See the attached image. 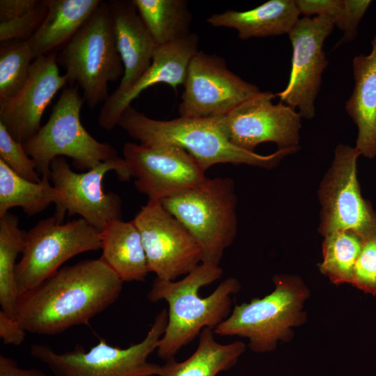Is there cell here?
<instances>
[{
	"label": "cell",
	"instance_id": "6da1fadb",
	"mask_svg": "<svg viewBox=\"0 0 376 376\" xmlns=\"http://www.w3.org/2000/svg\"><path fill=\"white\" fill-rule=\"evenodd\" d=\"M123 281L100 258L60 268L19 296L16 319L33 334H59L88 324L120 297Z\"/></svg>",
	"mask_w": 376,
	"mask_h": 376
},
{
	"label": "cell",
	"instance_id": "7c38bea8",
	"mask_svg": "<svg viewBox=\"0 0 376 376\" xmlns=\"http://www.w3.org/2000/svg\"><path fill=\"white\" fill-rule=\"evenodd\" d=\"M132 221L141 237L148 271L157 278L175 281L202 263L196 240L159 201L148 199Z\"/></svg>",
	"mask_w": 376,
	"mask_h": 376
},
{
	"label": "cell",
	"instance_id": "484cf974",
	"mask_svg": "<svg viewBox=\"0 0 376 376\" xmlns=\"http://www.w3.org/2000/svg\"><path fill=\"white\" fill-rule=\"evenodd\" d=\"M157 45L184 38L192 15L186 0H132Z\"/></svg>",
	"mask_w": 376,
	"mask_h": 376
},
{
	"label": "cell",
	"instance_id": "30bf717a",
	"mask_svg": "<svg viewBox=\"0 0 376 376\" xmlns=\"http://www.w3.org/2000/svg\"><path fill=\"white\" fill-rule=\"evenodd\" d=\"M359 155L355 147L343 143L335 149L318 191L323 236L340 230L354 231L364 239L376 235V211L362 197L357 178Z\"/></svg>",
	"mask_w": 376,
	"mask_h": 376
},
{
	"label": "cell",
	"instance_id": "603a6c76",
	"mask_svg": "<svg viewBox=\"0 0 376 376\" xmlns=\"http://www.w3.org/2000/svg\"><path fill=\"white\" fill-rule=\"evenodd\" d=\"M100 258L123 282L144 281L149 272L147 258L133 221H113L100 231Z\"/></svg>",
	"mask_w": 376,
	"mask_h": 376
},
{
	"label": "cell",
	"instance_id": "277c9868",
	"mask_svg": "<svg viewBox=\"0 0 376 376\" xmlns=\"http://www.w3.org/2000/svg\"><path fill=\"white\" fill-rule=\"evenodd\" d=\"M56 61L65 70L67 84L82 89V97L91 109L107 100L108 84L121 80L124 75L107 1H101L58 52Z\"/></svg>",
	"mask_w": 376,
	"mask_h": 376
},
{
	"label": "cell",
	"instance_id": "44dd1931",
	"mask_svg": "<svg viewBox=\"0 0 376 376\" xmlns=\"http://www.w3.org/2000/svg\"><path fill=\"white\" fill-rule=\"evenodd\" d=\"M299 15L295 0H269L246 11L214 13L206 22L214 27L235 29L238 38L247 40L288 34Z\"/></svg>",
	"mask_w": 376,
	"mask_h": 376
},
{
	"label": "cell",
	"instance_id": "d590c367",
	"mask_svg": "<svg viewBox=\"0 0 376 376\" xmlns=\"http://www.w3.org/2000/svg\"><path fill=\"white\" fill-rule=\"evenodd\" d=\"M40 2V0H1L0 22L25 15L35 9Z\"/></svg>",
	"mask_w": 376,
	"mask_h": 376
},
{
	"label": "cell",
	"instance_id": "7a4b0ae2",
	"mask_svg": "<svg viewBox=\"0 0 376 376\" xmlns=\"http://www.w3.org/2000/svg\"><path fill=\"white\" fill-rule=\"evenodd\" d=\"M219 266L201 263L180 281L156 278L147 293L150 302L164 300L168 304V322L157 348V356L166 361L191 343L204 328L214 329L230 313L232 295L241 288L233 277L222 281L207 297L199 290L222 276Z\"/></svg>",
	"mask_w": 376,
	"mask_h": 376
},
{
	"label": "cell",
	"instance_id": "836d02e7",
	"mask_svg": "<svg viewBox=\"0 0 376 376\" xmlns=\"http://www.w3.org/2000/svg\"><path fill=\"white\" fill-rule=\"evenodd\" d=\"M295 3L300 15L306 17L327 16L334 22L344 8V0H295Z\"/></svg>",
	"mask_w": 376,
	"mask_h": 376
},
{
	"label": "cell",
	"instance_id": "5bb4252c",
	"mask_svg": "<svg viewBox=\"0 0 376 376\" xmlns=\"http://www.w3.org/2000/svg\"><path fill=\"white\" fill-rule=\"evenodd\" d=\"M335 26L327 16L299 19L288 33L292 46V67L285 88L277 93L281 102L298 109L301 117L315 116V100L328 65L324 42Z\"/></svg>",
	"mask_w": 376,
	"mask_h": 376
},
{
	"label": "cell",
	"instance_id": "8d00e7d4",
	"mask_svg": "<svg viewBox=\"0 0 376 376\" xmlns=\"http://www.w3.org/2000/svg\"><path fill=\"white\" fill-rule=\"evenodd\" d=\"M0 376H49L37 368H22L10 357L0 355Z\"/></svg>",
	"mask_w": 376,
	"mask_h": 376
},
{
	"label": "cell",
	"instance_id": "ba28073f",
	"mask_svg": "<svg viewBox=\"0 0 376 376\" xmlns=\"http://www.w3.org/2000/svg\"><path fill=\"white\" fill-rule=\"evenodd\" d=\"M273 281L272 292L236 305L214 333L246 338L249 347L258 353L273 351L278 340L288 339L290 328L303 318L301 308L308 292L299 278L279 275Z\"/></svg>",
	"mask_w": 376,
	"mask_h": 376
},
{
	"label": "cell",
	"instance_id": "4dcf8cb0",
	"mask_svg": "<svg viewBox=\"0 0 376 376\" xmlns=\"http://www.w3.org/2000/svg\"><path fill=\"white\" fill-rule=\"evenodd\" d=\"M48 13V0H40L38 6L25 15L0 22V42L27 41L39 29Z\"/></svg>",
	"mask_w": 376,
	"mask_h": 376
},
{
	"label": "cell",
	"instance_id": "f1b7e54d",
	"mask_svg": "<svg viewBox=\"0 0 376 376\" xmlns=\"http://www.w3.org/2000/svg\"><path fill=\"white\" fill-rule=\"evenodd\" d=\"M0 100L10 99L24 86L29 76L33 52L25 40L1 42Z\"/></svg>",
	"mask_w": 376,
	"mask_h": 376
},
{
	"label": "cell",
	"instance_id": "d4e9b609",
	"mask_svg": "<svg viewBox=\"0 0 376 376\" xmlns=\"http://www.w3.org/2000/svg\"><path fill=\"white\" fill-rule=\"evenodd\" d=\"M49 180V178H42L40 182L28 180L16 174L0 159V217L14 207H21L27 215L34 216L55 203L54 217L62 223L65 217L63 196Z\"/></svg>",
	"mask_w": 376,
	"mask_h": 376
},
{
	"label": "cell",
	"instance_id": "d6a6232c",
	"mask_svg": "<svg viewBox=\"0 0 376 376\" xmlns=\"http://www.w3.org/2000/svg\"><path fill=\"white\" fill-rule=\"evenodd\" d=\"M372 1L370 0H344V8L334 21L335 26L343 32L335 47L353 40L357 35L359 22Z\"/></svg>",
	"mask_w": 376,
	"mask_h": 376
},
{
	"label": "cell",
	"instance_id": "83f0119b",
	"mask_svg": "<svg viewBox=\"0 0 376 376\" xmlns=\"http://www.w3.org/2000/svg\"><path fill=\"white\" fill-rule=\"evenodd\" d=\"M324 237L320 272L334 284L352 283L364 238L352 230L336 231Z\"/></svg>",
	"mask_w": 376,
	"mask_h": 376
},
{
	"label": "cell",
	"instance_id": "2e32d148",
	"mask_svg": "<svg viewBox=\"0 0 376 376\" xmlns=\"http://www.w3.org/2000/svg\"><path fill=\"white\" fill-rule=\"evenodd\" d=\"M123 158L136 189L148 199L160 201L203 182L205 172L184 149L173 145L148 146L127 142Z\"/></svg>",
	"mask_w": 376,
	"mask_h": 376
},
{
	"label": "cell",
	"instance_id": "cb8c5ba5",
	"mask_svg": "<svg viewBox=\"0 0 376 376\" xmlns=\"http://www.w3.org/2000/svg\"><path fill=\"white\" fill-rule=\"evenodd\" d=\"M214 334L213 329L204 328L194 352L183 361L175 358L166 361L158 376H217L235 366L246 345L240 340L221 344L214 339Z\"/></svg>",
	"mask_w": 376,
	"mask_h": 376
},
{
	"label": "cell",
	"instance_id": "9c48e42d",
	"mask_svg": "<svg viewBox=\"0 0 376 376\" xmlns=\"http://www.w3.org/2000/svg\"><path fill=\"white\" fill-rule=\"evenodd\" d=\"M100 249V230L82 218L65 224L54 216L40 220L25 232L15 269L18 296L38 286L70 258Z\"/></svg>",
	"mask_w": 376,
	"mask_h": 376
},
{
	"label": "cell",
	"instance_id": "8992f818",
	"mask_svg": "<svg viewBox=\"0 0 376 376\" xmlns=\"http://www.w3.org/2000/svg\"><path fill=\"white\" fill-rule=\"evenodd\" d=\"M167 322L168 310L163 308L145 338L127 348L112 346L101 338L88 350L77 344L63 353L47 345L35 343L30 347V354L54 376H158L161 366L148 359L157 350Z\"/></svg>",
	"mask_w": 376,
	"mask_h": 376
},
{
	"label": "cell",
	"instance_id": "4fadbf2b",
	"mask_svg": "<svg viewBox=\"0 0 376 376\" xmlns=\"http://www.w3.org/2000/svg\"><path fill=\"white\" fill-rule=\"evenodd\" d=\"M178 106L180 116L219 118L260 92L230 71L217 54L198 51L191 58Z\"/></svg>",
	"mask_w": 376,
	"mask_h": 376
},
{
	"label": "cell",
	"instance_id": "52a82bcc",
	"mask_svg": "<svg viewBox=\"0 0 376 376\" xmlns=\"http://www.w3.org/2000/svg\"><path fill=\"white\" fill-rule=\"evenodd\" d=\"M78 90L66 86L47 122L22 143L41 178L50 179V165L57 157H70L76 169L88 171L118 156L114 147L97 141L83 127L80 112L85 102Z\"/></svg>",
	"mask_w": 376,
	"mask_h": 376
},
{
	"label": "cell",
	"instance_id": "5b68a950",
	"mask_svg": "<svg viewBox=\"0 0 376 376\" xmlns=\"http://www.w3.org/2000/svg\"><path fill=\"white\" fill-rule=\"evenodd\" d=\"M159 201L196 240L202 251V263L219 266L237 229L233 180L229 177L207 178Z\"/></svg>",
	"mask_w": 376,
	"mask_h": 376
},
{
	"label": "cell",
	"instance_id": "ffe728a7",
	"mask_svg": "<svg viewBox=\"0 0 376 376\" xmlns=\"http://www.w3.org/2000/svg\"><path fill=\"white\" fill-rule=\"evenodd\" d=\"M368 55L352 61L354 86L345 109L358 128L355 148L368 158L376 156V36Z\"/></svg>",
	"mask_w": 376,
	"mask_h": 376
},
{
	"label": "cell",
	"instance_id": "ac0fdd59",
	"mask_svg": "<svg viewBox=\"0 0 376 376\" xmlns=\"http://www.w3.org/2000/svg\"><path fill=\"white\" fill-rule=\"evenodd\" d=\"M199 37L191 33L188 36L162 45L155 49L149 68L136 84L118 100L103 104L97 118L99 125L108 131L118 125L123 111L144 90L164 83L176 90L183 85L189 63L199 51Z\"/></svg>",
	"mask_w": 376,
	"mask_h": 376
},
{
	"label": "cell",
	"instance_id": "4316f807",
	"mask_svg": "<svg viewBox=\"0 0 376 376\" xmlns=\"http://www.w3.org/2000/svg\"><path fill=\"white\" fill-rule=\"evenodd\" d=\"M24 235L18 217L8 212L0 217V305L1 311L13 318H16L19 298L16 260L23 251Z\"/></svg>",
	"mask_w": 376,
	"mask_h": 376
},
{
	"label": "cell",
	"instance_id": "7402d4cb",
	"mask_svg": "<svg viewBox=\"0 0 376 376\" xmlns=\"http://www.w3.org/2000/svg\"><path fill=\"white\" fill-rule=\"evenodd\" d=\"M101 0H48L47 15L27 40L34 59L58 52L75 35Z\"/></svg>",
	"mask_w": 376,
	"mask_h": 376
},
{
	"label": "cell",
	"instance_id": "e0dca14e",
	"mask_svg": "<svg viewBox=\"0 0 376 376\" xmlns=\"http://www.w3.org/2000/svg\"><path fill=\"white\" fill-rule=\"evenodd\" d=\"M57 54L36 58L22 89L10 99L0 100V123L18 142L23 143L38 132L46 107L68 84L65 75L59 72Z\"/></svg>",
	"mask_w": 376,
	"mask_h": 376
},
{
	"label": "cell",
	"instance_id": "f546056e",
	"mask_svg": "<svg viewBox=\"0 0 376 376\" xmlns=\"http://www.w3.org/2000/svg\"><path fill=\"white\" fill-rule=\"evenodd\" d=\"M0 159L18 175L31 182H41L35 163L26 152L22 143L15 141L1 123Z\"/></svg>",
	"mask_w": 376,
	"mask_h": 376
},
{
	"label": "cell",
	"instance_id": "d6986e66",
	"mask_svg": "<svg viewBox=\"0 0 376 376\" xmlns=\"http://www.w3.org/2000/svg\"><path fill=\"white\" fill-rule=\"evenodd\" d=\"M107 3L113 19L124 75L118 87L103 104L114 102L136 84L150 66L157 46L132 1L109 0Z\"/></svg>",
	"mask_w": 376,
	"mask_h": 376
},
{
	"label": "cell",
	"instance_id": "1f68e13d",
	"mask_svg": "<svg viewBox=\"0 0 376 376\" xmlns=\"http://www.w3.org/2000/svg\"><path fill=\"white\" fill-rule=\"evenodd\" d=\"M351 284L365 292L376 295V235L364 239Z\"/></svg>",
	"mask_w": 376,
	"mask_h": 376
},
{
	"label": "cell",
	"instance_id": "3957f363",
	"mask_svg": "<svg viewBox=\"0 0 376 376\" xmlns=\"http://www.w3.org/2000/svg\"><path fill=\"white\" fill-rule=\"evenodd\" d=\"M118 126L139 143L173 145L186 150L206 171L218 164H244L263 168L276 166L299 147L279 149L267 155L241 149L227 137L219 118L182 117L156 120L131 105L121 113Z\"/></svg>",
	"mask_w": 376,
	"mask_h": 376
},
{
	"label": "cell",
	"instance_id": "e575fe53",
	"mask_svg": "<svg viewBox=\"0 0 376 376\" xmlns=\"http://www.w3.org/2000/svg\"><path fill=\"white\" fill-rule=\"evenodd\" d=\"M26 333L16 318L0 311V337L4 344L20 345L25 340Z\"/></svg>",
	"mask_w": 376,
	"mask_h": 376
},
{
	"label": "cell",
	"instance_id": "9a60e30c",
	"mask_svg": "<svg viewBox=\"0 0 376 376\" xmlns=\"http://www.w3.org/2000/svg\"><path fill=\"white\" fill-rule=\"evenodd\" d=\"M276 95L260 91L221 117L229 141L250 152L265 142L279 149L299 147L301 116L282 102L274 104Z\"/></svg>",
	"mask_w": 376,
	"mask_h": 376
},
{
	"label": "cell",
	"instance_id": "8fae6325",
	"mask_svg": "<svg viewBox=\"0 0 376 376\" xmlns=\"http://www.w3.org/2000/svg\"><path fill=\"white\" fill-rule=\"evenodd\" d=\"M111 171L121 181L132 177L124 158L118 156L81 173L73 171L64 157L54 158L50 165V180L63 196V214H79L100 231L113 221L122 219L120 198L103 189L104 175Z\"/></svg>",
	"mask_w": 376,
	"mask_h": 376
}]
</instances>
